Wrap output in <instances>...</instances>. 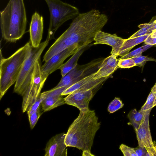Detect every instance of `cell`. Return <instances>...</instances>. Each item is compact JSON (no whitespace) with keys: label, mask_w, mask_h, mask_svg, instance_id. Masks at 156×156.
Here are the masks:
<instances>
[{"label":"cell","mask_w":156,"mask_h":156,"mask_svg":"<svg viewBox=\"0 0 156 156\" xmlns=\"http://www.w3.org/2000/svg\"><path fill=\"white\" fill-rule=\"evenodd\" d=\"M108 20L107 16L97 10L80 13L49 48L43 57V61H48L54 55L72 46L86 47L94 41L96 33L101 30Z\"/></svg>","instance_id":"cell-1"},{"label":"cell","mask_w":156,"mask_h":156,"mask_svg":"<svg viewBox=\"0 0 156 156\" xmlns=\"http://www.w3.org/2000/svg\"><path fill=\"white\" fill-rule=\"evenodd\" d=\"M101 123L94 110L90 109L80 111L66 133L65 144L67 147L82 150L91 151L96 134Z\"/></svg>","instance_id":"cell-2"},{"label":"cell","mask_w":156,"mask_h":156,"mask_svg":"<svg viewBox=\"0 0 156 156\" xmlns=\"http://www.w3.org/2000/svg\"><path fill=\"white\" fill-rule=\"evenodd\" d=\"M27 18L23 0H10L0 12V26L3 38L14 42L25 33Z\"/></svg>","instance_id":"cell-3"},{"label":"cell","mask_w":156,"mask_h":156,"mask_svg":"<svg viewBox=\"0 0 156 156\" xmlns=\"http://www.w3.org/2000/svg\"><path fill=\"white\" fill-rule=\"evenodd\" d=\"M31 45L30 41L9 57L1 59L0 100L11 86L16 83Z\"/></svg>","instance_id":"cell-4"},{"label":"cell","mask_w":156,"mask_h":156,"mask_svg":"<svg viewBox=\"0 0 156 156\" xmlns=\"http://www.w3.org/2000/svg\"><path fill=\"white\" fill-rule=\"evenodd\" d=\"M50 13V21L47 39H54L55 32L64 23L75 18L80 13L76 7L60 0H45Z\"/></svg>","instance_id":"cell-5"},{"label":"cell","mask_w":156,"mask_h":156,"mask_svg":"<svg viewBox=\"0 0 156 156\" xmlns=\"http://www.w3.org/2000/svg\"><path fill=\"white\" fill-rule=\"evenodd\" d=\"M49 41L46 39L37 47L32 44L28 55L24 60L15 83L14 92L22 96L30 83L36 62L39 60Z\"/></svg>","instance_id":"cell-6"},{"label":"cell","mask_w":156,"mask_h":156,"mask_svg":"<svg viewBox=\"0 0 156 156\" xmlns=\"http://www.w3.org/2000/svg\"><path fill=\"white\" fill-rule=\"evenodd\" d=\"M46 80L42 77L39 60L35 63L30 83L22 96L23 112L29 110L36 101Z\"/></svg>","instance_id":"cell-7"},{"label":"cell","mask_w":156,"mask_h":156,"mask_svg":"<svg viewBox=\"0 0 156 156\" xmlns=\"http://www.w3.org/2000/svg\"><path fill=\"white\" fill-rule=\"evenodd\" d=\"M102 59L94 60L85 65L77 66L63 77L54 88L66 87L67 88L85 77L98 67L103 61Z\"/></svg>","instance_id":"cell-8"},{"label":"cell","mask_w":156,"mask_h":156,"mask_svg":"<svg viewBox=\"0 0 156 156\" xmlns=\"http://www.w3.org/2000/svg\"><path fill=\"white\" fill-rule=\"evenodd\" d=\"M86 47H80L76 45L72 46L54 55L48 61L45 62L41 66L43 78L46 80L50 74L59 69L66 58L81 48Z\"/></svg>","instance_id":"cell-9"},{"label":"cell","mask_w":156,"mask_h":156,"mask_svg":"<svg viewBox=\"0 0 156 156\" xmlns=\"http://www.w3.org/2000/svg\"><path fill=\"white\" fill-rule=\"evenodd\" d=\"M67 88L63 87L54 88L44 92L41 95L43 97L41 105L44 112L50 111L65 103L62 94Z\"/></svg>","instance_id":"cell-10"},{"label":"cell","mask_w":156,"mask_h":156,"mask_svg":"<svg viewBox=\"0 0 156 156\" xmlns=\"http://www.w3.org/2000/svg\"><path fill=\"white\" fill-rule=\"evenodd\" d=\"M94 96L92 90L73 92L64 98L65 103L77 108L80 111L89 109L90 101Z\"/></svg>","instance_id":"cell-11"},{"label":"cell","mask_w":156,"mask_h":156,"mask_svg":"<svg viewBox=\"0 0 156 156\" xmlns=\"http://www.w3.org/2000/svg\"><path fill=\"white\" fill-rule=\"evenodd\" d=\"M124 40L116 34H112L100 30L96 33L94 38L95 42L94 44H105L111 46L112 49L111 54L117 57L119 56Z\"/></svg>","instance_id":"cell-12"},{"label":"cell","mask_w":156,"mask_h":156,"mask_svg":"<svg viewBox=\"0 0 156 156\" xmlns=\"http://www.w3.org/2000/svg\"><path fill=\"white\" fill-rule=\"evenodd\" d=\"M66 133L57 134L52 137L47 143L44 156H66L67 147L65 142Z\"/></svg>","instance_id":"cell-13"},{"label":"cell","mask_w":156,"mask_h":156,"mask_svg":"<svg viewBox=\"0 0 156 156\" xmlns=\"http://www.w3.org/2000/svg\"><path fill=\"white\" fill-rule=\"evenodd\" d=\"M94 73L85 77L69 87L62 93V95H68L79 90H92L101 84L108 78L94 79Z\"/></svg>","instance_id":"cell-14"},{"label":"cell","mask_w":156,"mask_h":156,"mask_svg":"<svg viewBox=\"0 0 156 156\" xmlns=\"http://www.w3.org/2000/svg\"><path fill=\"white\" fill-rule=\"evenodd\" d=\"M151 109L147 111L143 121L135 130L138 145L141 147H151L154 145L149 126V116Z\"/></svg>","instance_id":"cell-15"},{"label":"cell","mask_w":156,"mask_h":156,"mask_svg":"<svg viewBox=\"0 0 156 156\" xmlns=\"http://www.w3.org/2000/svg\"><path fill=\"white\" fill-rule=\"evenodd\" d=\"M43 28V17L35 12L32 16L29 29L30 41L33 47H37L41 44Z\"/></svg>","instance_id":"cell-16"},{"label":"cell","mask_w":156,"mask_h":156,"mask_svg":"<svg viewBox=\"0 0 156 156\" xmlns=\"http://www.w3.org/2000/svg\"><path fill=\"white\" fill-rule=\"evenodd\" d=\"M113 55L104 59L98 67V70L94 73V78L100 79L108 77L113 73L119 67L118 59Z\"/></svg>","instance_id":"cell-17"},{"label":"cell","mask_w":156,"mask_h":156,"mask_svg":"<svg viewBox=\"0 0 156 156\" xmlns=\"http://www.w3.org/2000/svg\"><path fill=\"white\" fill-rule=\"evenodd\" d=\"M151 34L134 38H129L125 39L121 49L119 56L122 57L129 53V51L136 45L144 42Z\"/></svg>","instance_id":"cell-18"},{"label":"cell","mask_w":156,"mask_h":156,"mask_svg":"<svg viewBox=\"0 0 156 156\" xmlns=\"http://www.w3.org/2000/svg\"><path fill=\"white\" fill-rule=\"evenodd\" d=\"M85 47L83 48L73 54L72 56L59 68L62 77H63L77 65V61L84 51Z\"/></svg>","instance_id":"cell-19"},{"label":"cell","mask_w":156,"mask_h":156,"mask_svg":"<svg viewBox=\"0 0 156 156\" xmlns=\"http://www.w3.org/2000/svg\"><path fill=\"white\" fill-rule=\"evenodd\" d=\"M147 111H137L136 109H134L128 114V117L135 130L138 128L143 121Z\"/></svg>","instance_id":"cell-20"},{"label":"cell","mask_w":156,"mask_h":156,"mask_svg":"<svg viewBox=\"0 0 156 156\" xmlns=\"http://www.w3.org/2000/svg\"><path fill=\"white\" fill-rule=\"evenodd\" d=\"M153 45L146 44L130 52H129L126 55L121 57L119 58L125 59L129 58H132L142 55V53L147 49L153 46Z\"/></svg>","instance_id":"cell-21"},{"label":"cell","mask_w":156,"mask_h":156,"mask_svg":"<svg viewBox=\"0 0 156 156\" xmlns=\"http://www.w3.org/2000/svg\"><path fill=\"white\" fill-rule=\"evenodd\" d=\"M124 104L120 98L115 97L109 104L108 111L110 113H112L122 108Z\"/></svg>","instance_id":"cell-22"},{"label":"cell","mask_w":156,"mask_h":156,"mask_svg":"<svg viewBox=\"0 0 156 156\" xmlns=\"http://www.w3.org/2000/svg\"><path fill=\"white\" fill-rule=\"evenodd\" d=\"M156 93L151 91L145 104L141 107L140 111H147L152 109Z\"/></svg>","instance_id":"cell-23"},{"label":"cell","mask_w":156,"mask_h":156,"mask_svg":"<svg viewBox=\"0 0 156 156\" xmlns=\"http://www.w3.org/2000/svg\"><path fill=\"white\" fill-rule=\"evenodd\" d=\"M118 66L119 68H128L136 66L134 61L131 58L118 59Z\"/></svg>","instance_id":"cell-24"},{"label":"cell","mask_w":156,"mask_h":156,"mask_svg":"<svg viewBox=\"0 0 156 156\" xmlns=\"http://www.w3.org/2000/svg\"><path fill=\"white\" fill-rule=\"evenodd\" d=\"M135 62L136 66L143 67L145 63L148 61H154L156 62V59L142 55L131 58Z\"/></svg>","instance_id":"cell-25"},{"label":"cell","mask_w":156,"mask_h":156,"mask_svg":"<svg viewBox=\"0 0 156 156\" xmlns=\"http://www.w3.org/2000/svg\"><path fill=\"white\" fill-rule=\"evenodd\" d=\"M41 114L39 107L35 112L28 116L31 129H32L34 128Z\"/></svg>","instance_id":"cell-26"},{"label":"cell","mask_w":156,"mask_h":156,"mask_svg":"<svg viewBox=\"0 0 156 156\" xmlns=\"http://www.w3.org/2000/svg\"><path fill=\"white\" fill-rule=\"evenodd\" d=\"M119 149L125 156H137L135 148L122 144L119 146Z\"/></svg>","instance_id":"cell-27"},{"label":"cell","mask_w":156,"mask_h":156,"mask_svg":"<svg viewBox=\"0 0 156 156\" xmlns=\"http://www.w3.org/2000/svg\"><path fill=\"white\" fill-rule=\"evenodd\" d=\"M43 99V97L40 94L35 102L31 106L30 109L26 112L28 116L35 112L38 108L40 107V105Z\"/></svg>","instance_id":"cell-28"},{"label":"cell","mask_w":156,"mask_h":156,"mask_svg":"<svg viewBox=\"0 0 156 156\" xmlns=\"http://www.w3.org/2000/svg\"><path fill=\"white\" fill-rule=\"evenodd\" d=\"M149 34L148 30L146 28H140V30L130 36L129 38H134Z\"/></svg>","instance_id":"cell-29"},{"label":"cell","mask_w":156,"mask_h":156,"mask_svg":"<svg viewBox=\"0 0 156 156\" xmlns=\"http://www.w3.org/2000/svg\"><path fill=\"white\" fill-rule=\"evenodd\" d=\"M135 150L137 156H146L147 154V151L145 147L138 145L135 148Z\"/></svg>","instance_id":"cell-30"},{"label":"cell","mask_w":156,"mask_h":156,"mask_svg":"<svg viewBox=\"0 0 156 156\" xmlns=\"http://www.w3.org/2000/svg\"><path fill=\"white\" fill-rule=\"evenodd\" d=\"M147 151L146 156H156V144L154 142L153 145L151 147H145Z\"/></svg>","instance_id":"cell-31"},{"label":"cell","mask_w":156,"mask_h":156,"mask_svg":"<svg viewBox=\"0 0 156 156\" xmlns=\"http://www.w3.org/2000/svg\"><path fill=\"white\" fill-rule=\"evenodd\" d=\"M151 34L145 40L144 43L146 44L156 45V37H152Z\"/></svg>","instance_id":"cell-32"},{"label":"cell","mask_w":156,"mask_h":156,"mask_svg":"<svg viewBox=\"0 0 156 156\" xmlns=\"http://www.w3.org/2000/svg\"><path fill=\"white\" fill-rule=\"evenodd\" d=\"M82 155L83 156H94V155L92 154L91 151L87 150L83 151Z\"/></svg>","instance_id":"cell-33"},{"label":"cell","mask_w":156,"mask_h":156,"mask_svg":"<svg viewBox=\"0 0 156 156\" xmlns=\"http://www.w3.org/2000/svg\"><path fill=\"white\" fill-rule=\"evenodd\" d=\"M151 35L152 37H156V30L153 31Z\"/></svg>","instance_id":"cell-34"},{"label":"cell","mask_w":156,"mask_h":156,"mask_svg":"<svg viewBox=\"0 0 156 156\" xmlns=\"http://www.w3.org/2000/svg\"><path fill=\"white\" fill-rule=\"evenodd\" d=\"M151 91L156 93V83L151 89Z\"/></svg>","instance_id":"cell-35"},{"label":"cell","mask_w":156,"mask_h":156,"mask_svg":"<svg viewBox=\"0 0 156 156\" xmlns=\"http://www.w3.org/2000/svg\"><path fill=\"white\" fill-rule=\"evenodd\" d=\"M156 105V93L155 94V97L154 99V102L153 108Z\"/></svg>","instance_id":"cell-36"}]
</instances>
